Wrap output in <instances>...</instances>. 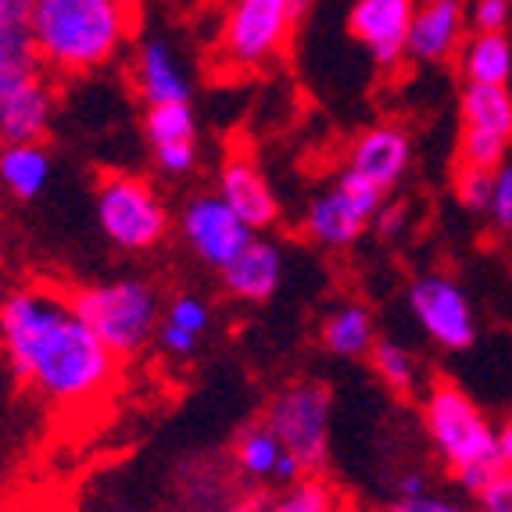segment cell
I'll list each match as a JSON object with an SVG mask.
<instances>
[{"instance_id":"cell-1","label":"cell","mask_w":512,"mask_h":512,"mask_svg":"<svg viewBox=\"0 0 512 512\" xmlns=\"http://www.w3.org/2000/svg\"><path fill=\"white\" fill-rule=\"evenodd\" d=\"M0 355L54 409L97 405L115 387L122 362L54 283H22L0 294Z\"/></svg>"},{"instance_id":"cell-2","label":"cell","mask_w":512,"mask_h":512,"mask_svg":"<svg viewBox=\"0 0 512 512\" xmlns=\"http://www.w3.org/2000/svg\"><path fill=\"white\" fill-rule=\"evenodd\" d=\"M140 33L137 0H33L29 36L51 79H83L108 69Z\"/></svg>"},{"instance_id":"cell-3","label":"cell","mask_w":512,"mask_h":512,"mask_svg":"<svg viewBox=\"0 0 512 512\" xmlns=\"http://www.w3.org/2000/svg\"><path fill=\"white\" fill-rule=\"evenodd\" d=\"M419 430L470 498L502 466L495 448V423L473 402V394L448 376H437L419 391Z\"/></svg>"},{"instance_id":"cell-4","label":"cell","mask_w":512,"mask_h":512,"mask_svg":"<svg viewBox=\"0 0 512 512\" xmlns=\"http://www.w3.org/2000/svg\"><path fill=\"white\" fill-rule=\"evenodd\" d=\"M69 301L83 323L111 348L122 362L137 359L154 341L162 323L165 298L158 283L147 276H108V280L69 287Z\"/></svg>"},{"instance_id":"cell-5","label":"cell","mask_w":512,"mask_h":512,"mask_svg":"<svg viewBox=\"0 0 512 512\" xmlns=\"http://www.w3.org/2000/svg\"><path fill=\"white\" fill-rule=\"evenodd\" d=\"M94 215L104 240L122 255H147L172 233V212L158 183L140 172H101L94 187Z\"/></svg>"},{"instance_id":"cell-6","label":"cell","mask_w":512,"mask_h":512,"mask_svg":"<svg viewBox=\"0 0 512 512\" xmlns=\"http://www.w3.org/2000/svg\"><path fill=\"white\" fill-rule=\"evenodd\" d=\"M301 15L294 0H222L215 61L230 72H262L291 47Z\"/></svg>"},{"instance_id":"cell-7","label":"cell","mask_w":512,"mask_h":512,"mask_svg":"<svg viewBox=\"0 0 512 512\" xmlns=\"http://www.w3.org/2000/svg\"><path fill=\"white\" fill-rule=\"evenodd\" d=\"M262 419L276 430L301 473H323L333 441V391L323 380H291L273 394Z\"/></svg>"},{"instance_id":"cell-8","label":"cell","mask_w":512,"mask_h":512,"mask_svg":"<svg viewBox=\"0 0 512 512\" xmlns=\"http://www.w3.org/2000/svg\"><path fill=\"white\" fill-rule=\"evenodd\" d=\"M384 190L362 180L359 172L344 169L330 187L319 190L301 212V237L323 251H348L355 248L369 230L376 215L387 205Z\"/></svg>"},{"instance_id":"cell-9","label":"cell","mask_w":512,"mask_h":512,"mask_svg":"<svg viewBox=\"0 0 512 512\" xmlns=\"http://www.w3.org/2000/svg\"><path fill=\"white\" fill-rule=\"evenodd\" d=\"M512 147V94L509 86L462 83L455 169L495 172Z\"/></svg>"},{"instance_id":"cell-10","label":"cell","mask_w":512,"mask_h":512,"mask_svg":"<svg viewBox=\"0 0 512 512\" xmlns=\"http://www.w3.org/2000/svg\"><path fill=\"white\" fill-rule=\"evenodd\" d=\"M412 319L441 351H470L477 344V312L462 283L448 273H419L405 291Z\"/></svg>"},{"instance_id":"cell-11","label":"cell","mask_w":512,"mask_h":512,"mask_svg":"<svg viewBox=\"0 0 512 512\" xmlns=\"http://www.w3.org/2000/svg\"><path fill=\"white\" fill-rule=\"evenodd\" d=\"M176 233L183 248L194 255V262H201L212 273L226 269L255 240V230L215 190H197L183 201L176 215Z\"/></svg>"},{"instance_id":"cell-12","label":"cell","mask_w":512,"mask_h":512,"mask_svg":"<svg viewBox=\"0 0 512 512\" xmlns=\"http://www.w3.org/2000/svg\"><path fill=\"white\" fill-rule=\"evenodd\" d=\"M416 0H351L348 36L373 58L376 69L409 61V29Z\"/></svg>"},{"instance_id":"cell-13","label":"cell","mask_w":512,"mask_h":512,"mask_svg":"<svg viewBox=\"0 0 512 512\" xmlns=\"http://www.w3.org/2000/svg\"><path fill=\"white\" fill-rule=\"evenodd\" d=\"M215 194L248 222L255 233L273 230L283 215L280 197H276L273 183L265 176V169L258 165V158L248 147H230L226 158L219 162L215 172Z\"/></svg>"},{"instance_id":"cell-14","label":"cell","mask_w":512,"mask_h":512,"mask_svg":"<svg viewBox=\"0 0 512 512\" xmlns=\"http://www.w3.org/2000/svg\"><path fill=\"white\" fill-rule=\"evenodd\" d=\"M129 86L147 108L190 101L194 94L180 51L162 33H137V40L129 43Z\"/></svg>"},{"instance_id":"cell-15","label":"cell","mask_w":512,"mask_h":512,"mask_svg":"<svg viewBox=\"0 0 512 512\" xmlns=\"http://www.w3.org/2000/svg\"><path fill=\"white\" fill-rule=\"evenodd\" d=\"M197 115L190 101L176 104H151L144 111V140L151 151L154 169L165 180H187L201 165V147H197Z\"/></svg>"},{"instance_id":"cell-16","label":"cell","mask_w":512,"mask_h":512,"mask_svg":"<svg viewBox=\"0 0 512 512\" xmlns=\"http://www.w3.org/2000/svg\"><path fill=\"white\" fill-rule=\"evenodd\" d=\"M412 158H416V140L409 129L402 122H376L348 144L344 169L359 172L362 180L376 183L384 194H394L409 176Z\"/></svg>"},{"instance_id":"cell-17","label":"cell","mask_w":512,"mask_h":512,"mask_svg":"<svg viewBox=\"0 0 512 512\" xmlns=\"http://www.w3.org/2000/svg\"><path fill=\"white\" fill-rule=\"evenodd\" d=\"M466 36H470L466 0H416L409 29V61L423 69L452 65Z\"/></svg>"},{"instance_id":"cell-18","label":"cell","mask_w":512,"mask_h":512,"mask_svg":"<svg viewBox=\"0 0 512 512\" xmlns=\"http://www.w3.org/2000/svg\"><path fill=\"white\" fill-rule=\"evenodd\" d=\"M230 462L233 470L255 487H287L298 477H305L301 466L294 462V455L283 448L276 430L262 416L237 430L230 448Z\"/></svg>"},{"instance_id":"cell-19","label":"cell","mask_w":512,"mask_h":512,"mask_svg":"<svg viewBox=\"0 0 512 512\" xmlns=\"http://www.w3.org/2000/svg\"><path fill=\"white\" fill-rule=\"evenodd\" d=\"M283 273H287V258H283V248L273 237H258L251 240L248 248L240 251L226 269H219V287L230 301H240V305H265L273 301L276 291H280Z\"/></svg>"},{"instance_id":"cell-20","label":"cell","mask_w":512,"mask_h":512,"mask_svg":"<svg viewBox=\"0 0 512 512\" xmlns=\"http://www.w3.org/2000/svg\"><path fill=\"white\" fill-rule=\"evenodd\" d=\"M54 111H58V97H54L51 76H40L4 94L0 97V144L47 140L54 126Z\"/></svg>"},{"instance_id":"cell-21","label":"cell","mask_w":512,"mask_h":512,"mask_svg":"<svg viewBox=\"0 0 512 512\" xmlns=\"http://www.w3.org/2000/svg\"><path fill=\"white\" fill-rule=\"evenodd\" d=\"M376 337H380V330H376L373 308L355 298L337 301L319 323V344L333 359H366Z\"/></svg>"},{"instance_id":"cell-22","label":"cell","mask_w":512,"mask_h":512,"mask_svg":"<svg viewBox=\"0 0 512 512\" xmlns=\"http://www.w3.org/2000/svg\"><path fill=\"white\" fill-rule=\"evenodd\" d=\"M54 176V154L47 140L33 144H0V190L22 205L43 197Z\"/></svg>"},{"instance_id":"cell-23","label":"cell","mask_w":512,"mask_h":512,"mask_svg":"<svg viewBox=\"0 0 512 512\" xmlns=\"http://www.w3.org/2000/svg\"><path fill=\"white\" fill-rule=\"evenodd\" d=\"M462 83L509 86L512 79V36L509 33H470L455 54Z\"/></svg>"},{"instance_id":"cell-24","label":"cell","mask_w":512,"mask_h":512,"mask_svg":"<svg viewBox=\"0 0 512 512\" xmlns=\"http://www.w3.org/2000/svg\"><path fill=\"white\" fill-rule=\"evenodd\" d=\"M366 362H369V369H373L376 380H380V387H384L391 398H398V402L419 398V391H423V369H419V359L405 348L402 341H394V337H376Z\"/></svg>"},{"instance_id":"cell-25","label":"cell","mask_w":512,"mask_h":512,"mask_svg":"<svg viewBox=\"0 0 512 512\" xmlns=\"http://www.w3.org/2000/svg\"><path fill=\"white\" fill-rule=\"evenodd\" d=\"M273 512H344V502L323 473H305L294 484L273 491Z\"/></svg>"},{"instance_id":"cell-26","label":"cell","mask_w":512,"mask_h":512,"mask_svg":"<svg viewBox=\"0 0 512 512\" xmlns=\"http://www.w3.org/2000/svg\"><path fill=\"white\" fill-rule=\"evenodd\" d=\"M162 319L205 341V333L212 330V305H208L201 294H190V291L172 294V298L165 301V308H162Z\"/></svg>"},{"instance_id":"cell-27","label":"cell","mask_w":512,"mask_h":512,"mask_svg":"<svg viewBox=\"0 0 512 512\" xmlns=\"http://www.w3.org/2000/svg\"><path fill=\"white\" fill-rule=\"evenodd\" d=\"M484 219L502 233H512V162H502L491 172V197H487Z\"/></svg>"},{"instance_id":"cell-28","label":"cell","mask_w":512,"mask_h":512,"mask_svg":"<svg viewBox=\"0 0 512 512\" xmlns=\"http://www.w3.org/2000/svg\"><path fill=\"white\" fill-rule=\"evenodd\" d=\"M470 33H509L512 0H466Z\"/></svg>"},{"instance_id":"cell-29","label":"cell","mask_w":512,"mask_h":512,"mask_svg":"<svg viewBox=\"0 0 512 512\" xmlns=\"http://www.w3.org/2000/svg\"><path fill=\"white\" fill-rule=\"evenodd\" d=\"M487 197H491V172L455 169V201H459L466 212L484 215L487 212Z\"/></svg>"},{"instance_id":"cell-30","label":"cell","mask_w":512,"mask_h":512,"mask_svg":"<svg viewBox=\"0 0 512 512\" xmlns=\"http://www.w3.org/2000/svg\"><path fill=\"white\" fill-rule=\"evenodd\" d=\"M473 509L477 512H512V470L498 466L484 487L473 495Z\"/></svg>"},{"instance_id":"cell-31","label":"cell","mask_w":512,"mask_h":512,"mask_svg":"<svg viewBox=\"0 0 512 512\" xmlns=\"http://www.w3.org/2000/svg\"><path fill=\"white\" fill-rule=\"evenodd\" d=\"M154 344L169 355V359H194L197 348H201V337H194V333L180 330V326L172 323H158V333H154Z\"/></svg>"},{"instance_id":"cell-32","label":"cell","mask_w":512,"mask_h":512,"mask_svg":"<svg viewBox=\"0 0 512 512\" xmlns=\"http://www.w3.org/2000/svg\"><path fill=\"white\" fill-rule=\"evenodd\" d=\"M380 512H477V509L466 502H455V498L427 491V495H419V498H394V502L384 505Z\"/></svg>"},{"instance_id":"cell-33","label":"cell","mask_w":512,"mask_h":512,"mask_svg":"<svg viewBox=\"0 0 512 512\" xmlns=\"http://www.w3.org/2000/svg\"><path fill=\"white\" fill-rule=\"evenodd\" d=\"M222 512H273V491L269 487H251L240 498H233Z\"/></svg>"},{"instance_id":"cell-34","label":"cell","mask_w":512,"mask_h":512,"mask_svg":"<svg viewBox=\"0 0 512 512\" xmlns=\"http://www.w3.org/2000/svg\"><path fill=\"white\" fill-rule=\"evenodd\" d=\"M430 491V480L423 470H405L402 477L394 480V498H419Z\"/></svg>"},{"instance_id":"cell-35","label":"cell","mask_w":512,"mask_h":512,"mask_svg":"<svg viewBox=\"0 0 512 512\" xmlns=\"http://www.w3.org/2000/svg\"><path fill=\"white\" fill-rule=\"evenodd\" d=\"M495 448H498V462L512 470V412L502 423H495Z\"/></svg>"},{"instance_id":"cell-36","label":"cell","mask_w":512,"mask_h":512,"mask_svg":"<svg viewBox=\"0 0 512 512\" xmlns=\"http://www.w3.org/2000/svg\"><path fill=\"white\" fill-rule=\"evenodd\" d=\"M90 512H133V509H126L119 502H101V505H90Z\"/></svg>"},{"instance_id":"cell-37","label":"cell","mask_w":512,"mask_h":512,"mask_svg":"<svg viewBox=\"0 0 512 512\" xmlns=\"http://www.w3.org/2000/svg\"><path fill=\"white\" fill-rule=\"evenodd\" d=\"M172 4H187V8H212V4H222V0H172Z\"/></svg>"},{"instance_id":"cell-38","label":"cell","mask_w":512,"mask_h":512,"mask_svg":"<svg viewBox=\"0 0 512 512\" xmlns=\"http://www.w3.org/2000/svg\"><path fill=\"white\" fill-rule=\"evenodd\" d=\"M344 512H380V509H359V505H344Z\"/></svg>"},{"instance_id":"cell-39","label":"cell","mask_w":512,"mask_h":512,"mask_svg":"<svg viewBox=\"0 0 512 512\" xmlns=\"http://www.w3.org/2000/svg\"><path fill=\"white\" fill-rule=\"evenodd\" d=\"M509 94H512V79H509Z\"/></svg>"},{"instance_id":"cell-40","label":"cell","mask_w":512,"mask_h":512,"mask_svg":"<svg viewBox=\"0 0 512 512\" xmlns=\"http://www.w3.org/2000/svg\"><path fill=\"white\" fill-rule=\"evenodd\" d=\"M0 269H4V258H0Z\"/></svg>"}]
</instances>
